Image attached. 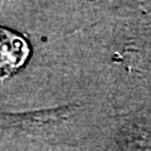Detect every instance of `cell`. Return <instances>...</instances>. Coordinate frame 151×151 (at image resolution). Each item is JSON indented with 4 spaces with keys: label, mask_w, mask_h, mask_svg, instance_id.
<instances>
[{
    "label": "cell",
    "mask_w": 151,
    "mask_h": 151,
    "mask_svg": "<svg viewBox=\"0 0 151 151\" xmlns=\"http://www.w3.org/2000/svg\"><path fill=\"white\" fill-rule=\"evenodd\" d=\"M30 47L24 37L0 27V79L8 78L27 62Z\"/></svg>",
    "instance_id": "obj_1"
},
{
    "label": "cell",
    "mask_w": 151,
    "mask_h": 151,
    "mask_svg": "<svg viewBox=\"0 0 151 151\" xmlns=\"http://www.w3.org/2000/svg\"><path fill=\"white\" fill-rule=\"evenodd\" d=\"M74 107L72 105L64 107H57L52 110H42L33 112H22V113H1L0 119L6 121L12 126H18L22 129L29 127H39L52 124H59L67 120L73 112Z\"/></svg>",
    "instance_id": "obj_2"
}]
</instances>
